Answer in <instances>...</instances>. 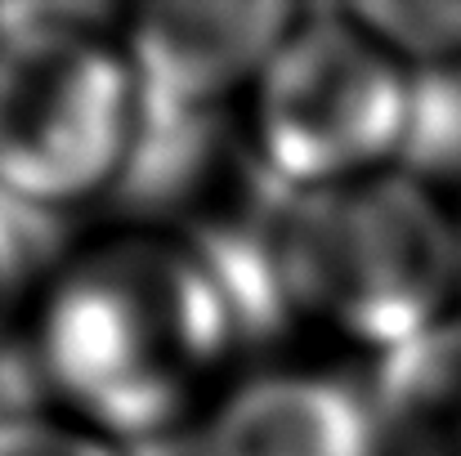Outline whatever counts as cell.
Here are the masks:
<instances>
[{"instance_id":"10","label":"cell","mask_w":461,"mask_h":456,"mask_svg":"<svg viewBox=\"0 0 461 456\" xmlns=\"http://www.w3.org/2000/svg\"><path fill=\"white\" fill-rule=\"evenodd\" d=\"M54 260L59 251L50 219H36L0 197V349L23 344V331L36 313Z\"/></svg>"},{"instance_id":"9","label":"cell","mask_w":461,"mask_h":456,"mask_svg":"<svg viewBox=\"0 0 461 456\" xmlns=\"http://www.w3.org/2000/svg\"><path fill=\"white\" fill-rule=\"evenodd\" d=\"M399 170L435 192L461 179V67L412 72V126Z\"/></svg>"},{"instance_id":"8","label":"cell","mask_w":461,"mask_h":456,"mask_svg":"<svg viewBox=\"0 0 461 456\" xmlns=\"http://www.w3.org/2000/svg\"><path fill=\"white\" fill-rule=\"evenodd\" d=\"M340 9L408 72L461 67V0H363Z\"/></svg>"},{"instance_id":"1","label":"cell","mask_w":461,"mask_h":456,"mask_svg":"<svg viewBox=\"0 0 461 456\" xmlns=\"http://www.w3.org/2000/svg\"><path fill=\"white\" fill-rule=\"evenodd\" d=\"M251 349L188 228L131 224L59 251L23 331L45 407L140 452L193 434Z\"/></svg>"},{"instance_id":"4","label":"cell","mask_w":461,"mask_h":456,"mask_svg":"<svg viewBox=\"0 0 461 456\" xmlns=\"http://www.w3.org/2000/svg\"><path fill=\"white\" fill-rule=\"evenodd\" d=\"M408 126L412 72L340 4L296 18L238 108L251 183L274 197L399 170Z\"/></svg>"},{"instance_id":"7","label":"cell","mask_w":461,"mask_h":456,"mask_svg":"<svg viewBox=\"0 0 461 456\" xmlns=\"http://www.w3.org/2000/svg\"><path fill=\"white\" fill-rule=\"evenodd\" d=\"M363 394L385 456H461V304L372 358Z\"/></svg>"},{"instance_id":"3","label":"cell","mask_w":461,"mask_h":456,"mask_svg":"<svg viewBox=\"0 0 461 456\" xmlns=\"http://www.w3.org/2000/svg\"><path fill=\"white\" fill-rule=\"evenodd\" d=\"M122 9L0 4V197L63 219L122 197L144 99L122 45Z\"/></svg>"},{"instance_id":"2","label":"cell","mask_w":461,"mask_h":456,"mask_svg":"<svg viewBox=\"0 0 461 456\" xmlns=\"http://www.w3.org/2000/svg\"><path fill=\"white\" fill-rule=\"evenodd\" d=\"M265 224L292 326L367 358L461 304V215L403 170L301 197L265 192Z\"/></svg>"},{"instance_id":"5","label":"cell","mask_w":461,"mask_h":456,"mask_svg":"<svg viewBox=\"0 0 461 456\" xmlns=\"http://www.w3.org/2000/svg\"><path fill=\"white\" fill-rule=\"evenodd\" d=\"M305 9L287 0H170L122 13V45L153 126H224Z\"/></svg>"},{"instance_id":"11","label":"cell","mask_w":461,"mask_h":456,"mask_svg":"<svg viewBox=\"0 0 461 456\" xmlns=\"http://www.w3.org/2000/svg\"><path fill=\"white\" fill-rule=\"evenodd\" d=\"M0 456H135L131 448L95 434L90 425L36 403L0 416Z\"/></svg>"},{"instance_id":"6","label":"cell","mask_w":461,"mask_h":456,"mask_svg":"<svg viewBox=\"0 0 461 456\" xmlns=\"http://www.w3.org/2000/svg\"><path fill=\"white\" fill-rule=\"evenodd\" d=\"M188 448V456H385L363 380L322 367L238 376Z\"/></svg>"}]
</instances>
